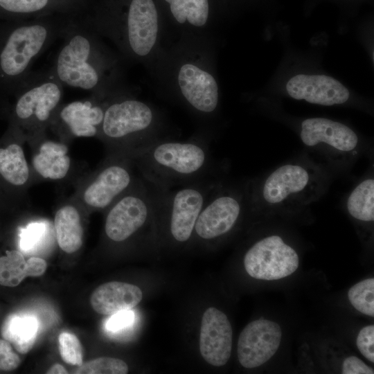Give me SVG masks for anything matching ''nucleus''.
<instances>
[{
	"mask_svg": "<svg viewBox=\"0 0 374 374\" xmlns=\"http://www.w3.org/2000/svg\"><path fill=\"white\" fill-rule=\"evenodd\" d=\"M51 69L64 86L109 98L125 89L123 59L84 19L71 17Z\"/></svg>",
	"mask_w": 374,
	"mask_h": 374,
	"instance_id": "f257e3e1",
	"label": "nucleus"
},
{
	"mask_svg": "<svg viewBox=\"0 0 374 374\" xmlns=\"http://www.w3.org/2000/svg\"><path fill=\"white\" fill-rule=\"evenodd\" d=\"M168 53L162 51L153 66L172 95L198 117L213 115L219 103V89L207 66L205 46L195 36H185Z\"/></svg>",
	"mask_w": 374,
	"mask_h": 374,
	"instance_id": "f03ea898",
	"label": "nucleus"
},
{
	"mask_svg": "<svg viewBox=\"0 0 374 374\" xmlns=\"http://www.w3.org/2000/svg\"><path fill=\"white\" fill-rule=\"evenodd\" d=\"M69 18L0 21V106L13 98L35 61L61 38Z\"/></svg>",
	"mask_w": 374,
	"mask_h": 374,
	"instance_id": "7ed1b4c3",
	"label": "nucleus"
},
{
	"mask_svg": "<svg viewBox=\"0 0 374 374\" xmlns=\"http://www.w3.org/2000/svg\"><path fill=\"white\" fill-rule=\"evenodd\" d=\"M139 175L171 188L211 179L213 159L203 138L186 141L159 139L130 155Z\"/></svg>",
	"mask_w": 374,
	"mask_h": 374,
	"instance_id": "20e7f679",
	"label": "nucleus"
},
{
	"mask_svg": "<svg viewBox=\"0 0 374 374\" xmlns=\"http://www.w3.org/2000/svg\"><path fill=\"white\" fill-rule=\"evenodd\" d=\"M84 19L115 45L123 60L153 64L162 51V30L154 0H130L122 12H100Z\"/></svg>",
	"mask_w": 374,
	"mask_h": 374,
	"instance_id": "39448f33",
	"label": "nucleus"
},
{
	"mask_svg": "<svg viewBox=\"0 0 374 374\" xmlns=\"http://www.w3.org/2000/svg\"><path fill=\"white\" fill-rule=\"evenodd\" d=\"M161 129L157 110L126 88L109 98L98 139L105 146L107 154L130 156L163 138Z\"/></svg>",
	"mask_w": 374,
	"mask_h": 374,
	"instance_id": "423d86ee",
	"label": "nucleus"
},
{
	"mask_svg": "<svg viewBox=\"0 0 374 374\" xmlns=\"http://www.w3.org/2000/svg\"><path fill=\"white\" fill-rule=\"evenodd\" d=\"M64 85L51 69L32 71L13 96L10 125L30 145L47 134L62 103Z\"/></svg>",
	"mask_w": 374,
	"mask_h": 374,
	"instance_id": "0eeeda50",
	"label": "nucleus"
},
{
	"mask_svg": "<svg viewBox=\"0 0 374 374\" xmlns=\"http://www.w3.org/2000/svg\"><path fill=\"white\" fill-rule=\"evenodd\" d=\"M326 181L321 171L306 163L280 166L255 187L252 205L285 208L305 205L321 193Z\"/></svg>",
	"mask_w": 374,
	"mask_h": 374,
	"instance_id": "6e6552de",
	"label": "nucleus"
},
{
	"mask_svg": "<svg viewBox=\"0 0 374 374\" xmlns=\"http://www.w3.org/2000/svg\"><path fill=\"white\" fill-rule=\"evenodd\" d=\"M136 170L130 156L106 154L97 169L77 179L72 195L87 213L105 211L136 182Z\"/></svg>",
	"mask_w": 374,
	"mask_h": 374,
	"instance_id": "1a4fd4ad",
	"label": "nucleus"
},
{
	"mask_svg": "<svg viewBox=\"0 0 374 374\" xmlns=\"http://www.w3.org/2000/svg\"><path fill=\"white\" fill-rule=\"evenodd\" d=\"M219 183L211 178L171 188L157 186V214L166 220L172 240L184 243L191 238L199 214Z\"/></svg>",
	"mask_w": 374,
	"mask_h": 374,
	"instance_id": "9d476101",
	"label": "nucleus"
},
{
	"mask_svg": "<svg viewBox=\"0 0 374 374\" xmlns=\"http://www.w3.org/2000/svg\"><path fill=\"white\" fill-rule=\"evenodd\" d=\"M110 97L91 95L86 99L62 103L55 112L48 130L57 139L68 144L75 138L98 139L105 107Z\"/></svg>",
	"mask_w": 374,
	"mask_h": 374,
	"instance_id": "9b49d317",
	"label": "nucleus"
},
{
	"mask_svg": "<svg viewBox=\"0 0 374 374\" xmlns=\"http://www.w3.org/2000/svg\"><path fill=\"white\" fill-rule=\"evenodd\" d=\"M243 262L251 277L276 280L294 274L299 266V258L281 237L272 235L254 243L246 252Z\"/></svg>",
	"mask_w": 374,
	"mask_h": 374,
	"instance_id": "f8f14e48",
	"label": "nucleus"
},
{
	"mask_svg": "<svg viewBox=\"0 0 374 374\" xmlns=\"http://www.w3.org/2000/svg\"><path fill=\"white\" fill-rule=\"evenodd\" d=\"M243 195L220 183L212 192L197 219L194 233L203 240L210 241L229 233L242 216Z\"/></svg>",
	"mask_w": 374,
	"mask_h": 374,
	"instance_id": "ddd939ff",
	"label": "nucleus"
},
{
	"mask_svg": "<svg viewBox=\"0 0 374 374\" xmlns=\"http://www.w3.org/2000/svg\"><path fill=\"white\" fill-rule=\"evenodd\" d=\"M282 340L280 325L271 320L258 319L249 323L240 334L237 355L246 368L260 366L277 352Z\"/></svg>",
	"mask_w": 374,
	"mask_h": 374,
	"instance_id": "4468645a",
	"label": "nucleus"
},
{
	"mask_svg": "<svg viewBox=\"0 0 374 374\" xmlns=\"http://www.w3.org/2000/svg\"><path fill=\"white\" fill-rule=\"evenodd\" d=\"M300 136L306 146L338 158L354 154L359 143L358 136L350 127L323 118L304 120Z\"/></svg>",
	"mask_w": 374,
	"mask_h": 374,
	"instance_id": "2eb2a0df",
	"label": "nucleus"
},
{
	"mask_svg": "<svg viewBox=\"0 0 374 374\" xmlns=\"http://www.w3.org/2000/svg\"><path fill=\"white\" fill-rule=\"evenodd\" d=\"M232 338V327L227 316L216 308L206 309L199 335V351L204 359L212 366L225 365L231 355Z\"/></svg>",
	"mask_w": 374,
	"mask_h": 374,
	"instance_id": "dca6fc26",
	"label": "nucleus"
},
{
	"mask_svg": "<svg viewBox=\"0 0 374 374\" xmlns=\"http://www.w3.org/2000/svg\"><path fill=\"white\" fill-rule=\"evenodd\" d=\"M68 145L59 139H51L46 134L30 145V166L35 182L41 180L60 182L69 179L73 165Z\"/></svg>",
	"mask_w": 374,
	"mask_h": 374,
	"instance_id": "f3484780",
	"label": "nucleus"
},
{
	"mask_svg": "<svg viewBox=\"0 0 374 374\" xmlns=\"http://www.w3.org/2000/svg\"><path fill=\"white\" fill-rule=\"evenodd\" d=\"M286 89L294 99L326 106L343 104L350 96L338 80L324 75H296L287 82Z\"/></svg>",
	"mask_w": 374,
	"mask_h": 374,
	"instance_id": "a211bd4d",
	"label": "nucleus"
},
{
	"mask_svg": "<svg viewBox=\"0 0 374 374\" xmlns=\"http://www.w3.org/2000/svg\"><path fill=\"white\" fill-rule=\"evenodd\" d=\"M87 213L73 196L57 204L53 220L55 238L59 247L66 253L77 252L84 239L83 215Z\"/></svg>",
	"mask_w": 374,
	"mask_h": 374,
	"instance_id": "6ab92c4d",
	"label": "nucleus"
},
{
	"mask_svg": "<svg viewBox=\"0 0 374 374\" xmlns=\"http://www.w3.org/2000/svg\"><path fill=\"white\" fill-rule=\"evenodd\" d=\"M11 139L0 145V177L12 188L26 193L35 182L22 144L25 143L16 130L9 126Z\"/></svg>",
	"mask_w": 374,
	"mask_h": 374,
	"instance_id": "aec40b11",
	"label": "nucleus"
},
{
	"mask_svg": "<svg viewBox=\"0 0 374 374\" xmlns=\"http://www.w3.org/2000/svg\"><path fill=\"white\" fill-rule=\"evenodd\" d=\"M143 299L141 289L133 284L112 281L98 286L91 294L93 309L103 315L131 310Z\"/></svg>",
	"mask_w": 374,
	"mask_h": 374,
	"instance_id": "412c9836",
	"label": "nucleus"
},
{
	"mask_svg": "<svg viewBox=\"0 0 374 374\" xmlns=\"http://www.w3.org/2000/svg\"><path fill=\"white\" fill-rule=\"evenodd\" d=\"M176 24L185 28V36H199L209 19L208 0H164Z\"/></svg>",
	"mask_w": 374,
	"mask_h": 374,
	"instance_id": "4be33fe9",
	"label": "nucleus"
},
{
	"mask_svg": "<svg viewBox=\"0 0 374 374\" xmlns=\"http://www.w3.org/2000/svg\"><path fill=\"white\" fill-rule=\"evenodd\" d=\"M38 330L37 318L25 313L7 317L1 327V335L21 354L27 353L34 345Z\"/></svg>",
	"mask_w": 374,
	"mask_h": 374,
	"instance_id": "5701e85b",
	"label": "nucleus"
},
{
	"mask_svg": "<svg viewBox=\"0 0 374 374\" xmlns=\"http://www.w3.org/2000/svg\"><path fill=\"white\" fill-rule=\"evenodd\" d=\"M53 226L43 218L33 220L19 231V248L21 253L34 254L45 249L54 241Z\"/></svg>",
	"mask_w": 374,
	"mask_h": 374,
	"instance_id": "b1692460",
	"label": "nucleus"
},
{
	"mask_svg": "<svg viewBox=\"0 0 374 374\" xmlns=\"http://www.w3.org/2000/svg\"><path fill=\"white\" fill-rule=\"evenodd\" d=\"M346 208L355 220L373 223L374 220V180L368 178L359 183L349 195Z\"/></svg>",
	"mask_w": 374,
	"mask_h": 374,
	"instance_id": "393cba45",
	"label": "nucleus"
},
{
	"mask_svg": "<svg viewBox=\"0 0 374 374\" xmlns=\"http://www.w3.org/2000/svg\"><path fill=\"white\" fill-rule=\"evenodd\" d=\"M55 0H0V21H26L28 17L42 15L56 6Z\"/></svg>",
	"mask_w": 374,
	"mask_h": 374,
	"instance_id": "a878e982",
	"label": "nucleus"
},
{
	"mask_svg": "<svg viewBox=\"0 0 374 374\" xmlns=\"http://www.w3.org/2000/svg\"><path fill=\"white\" fill-rule=\"evenodd\" d=\"M27 276V260L20 251H8L0 258V285L15 287Z\"/></svg>",
	"mask_w": 374,
	"mask_h": 374,
	"instance_id": "bb28decb",
	"label": "nucleus"
},
{
	"mask_svg": "<svg viewBox=\"0 0 374 374\" xmlns=\"http://www.w3.org/2000/svg\"><path fill=\"white\" fill-rule=\"evenodd\" d=\"M352 306L360 313L374 316V278H368L353 285L348 292Z\"/></svg>",
	"mask_w": 374,
	"mask_h": 374,
	"instance_id": "cd10ccee",
	"label": "nucleus"
},
{
	"mask_svg": "<svg viewBox=\"0 0 374 374\" xmlns=\"http://www.w3.org/2000/svg\"><path fill=\"white\" fill-rule=\"evenodd\" d=\"M128 372L127 364L113 357H99L82 364L75 370L79 374H125Z\"/></svg>",
	"mask_w": 374,
	"mask_h": 374,
	"instance_id": "c85d7f7f",
	"label": "nucleus"
},
{
	"mask_svg": "<svg viewBox=\"0 0 374 374\" xmlns=\"http://www.w3.org/2000/svg\"><path fill=\"white\" fill-rule=\"evenodd\" d=\"M58 342L60 355L66 363L78 366L82 364V346L75 335L63 332L59 335Z\"/></svg>",
	"mask_w": 374,
	"mask_h": 374,
	"instance_id": "c756f323",
	"label": "nucleus"
},
{
	"mask_svg": "<svg viewBox=\"0 0 374 374\" xmlns=\"http://www.w3.org/2000/svg\"><path fill=\"white\" fill-rule=\"evenodd\" d=\"M356 345L360 353L369 362H374V326L363 327L358 332Z\"/></svg>",
	"mask_w": 374,
	"mask_h": 374,
	"instance_id": "7c9ffc66",
	"label": "nucleus"
},
{
	"mask_svg": "<svg viewBox=\"0 0 374 374\" xmlns=\"http://www.w3.org/2000/svg\"><path fill=\"white\" fill-rule=\"evenodd\" d=\"M134 313L130 310L112 314L106 323V329L112 333H119L130 328L134 321Z\"/></svg>",
	"mask_w": 374,
	"mask_h": 374,
	"instance_id": "2f4dec72",
	"label": "nucleus"
},
{
	"mask_svg": "<svg viewBox=\"0 0 374 374\" xmlns=\"http://www.w3.org/2000/svg\"><path fill=\"white\" fill-rule=\"evenodd\" d=\"M19 364V357L12 351L10 343L0 339V370H14Z\"/></svg>",
	"mask_w": 374,
	"mask_h": 374,
	"instance_id": "473e14b6",
	"label": "nucleus"
},
{
	"mask_svg": "<svg viewBox=\"0 0 374 374\" xmlns=\"http://www.w3.org/2000/svg\"><path fill=\"white\" fill-rule=\"evenodd\" d=\"M341 373L344 374H373V368L365 364L356 356L346 357L341 365Z\"/></svg>",
	"mask_w": 374,
	"mask_h": 374,
	"instance_id": "72a5a7b5",
	"label": "nucleus"
},
{
	"mask_svg": "<svg viewBox=\"0 0 374 374\" xmlns=\"http://www.w3.org/2000/svg\"><path fill=\"white\" fill-rule=\"evenodd\" d=\"M28 276H39L46 271V262L42 258L33 256L27 260Z\"/></svg>",
	"mask_w": 374,
	"mask_h": 374,
	"instance_id": "f704fd0d",
	"label": "nucleus"
},
{
	"mask_svg": "<svg viewBox=\"0 0 374 374\" xmlns=\"http://www.w3.org/2000/svg\"><path fill=\"white\" fill-rule=\"evenodd\" d=\"M46 373H48V374L68 373V371L61 364H55L53 365L47 371Z\"/></svg>",
	"mask_w": 374,
	"mask_h": 374,
	"instance_id": "c9c22d12",
	"label": "nucleus"
}]
</instances>
